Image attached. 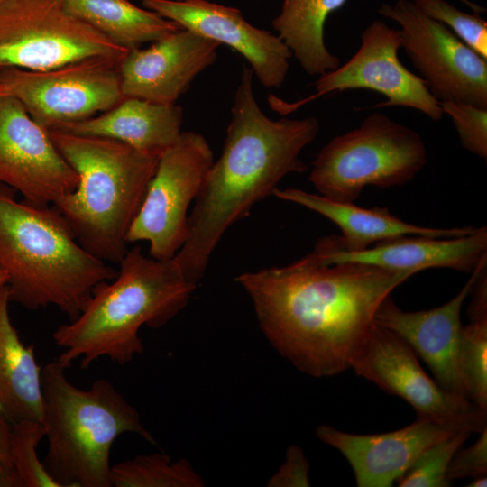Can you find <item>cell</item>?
Returning <instances> with one entry per match:
<instances>
[{"instance_id": "obj_1", "label": "cell", "mask_w": 487, "mask_h": 487, "mask_svg": "<svg viewBox=\"0 0 487 487\" xmlns=\"http://www.w3.org/2000/svg\"><path fill=\"white\" fill-rule=\"evenodd\" d=\"M414 273L357 262H323L313 252L294 262L244 272L273 349L299 372L324 378L350 369L382 301Z\"/></svg>"}, {"instance_id": "obj_2", "label": "cell", "mask_w": 487, "mask_h": 487, "mask_svg": "<svg viewBox=\"0 0 487 487\" xmlns=\"http://www.w3.org/2000/svg\"><path fill=\"white\" fill-rule=\"evenodd\" d=\"M253 78V71L244 66L223 152L206 176L188 215L185 242L173 258L196 285L225 233L256 203L273 195L285 176L308 170L300 153L319 132L313 116H267L256 102Z\"/></svg>"}, {"instance_id": "obj_3", "label": "cell", "mask_w": 487, "mask_h": 487, "mask_svg": "<svg viewBox=\"0 0 487 487\" xmlns=\"http://www.w3.org/2000/svg\"><path fill=\"white\" fill-rule=\"evenodd\" d=\"M118 264L116 276L94 288L78 316L55 329L53 341L63 348L57 361L64 368L78 359L82 369L102 357L130 363L144 350L141 327L167 325L197 287L174 259L145 256L140 246L127 250Z\"/></svg>"}, {"instance_id": "obj_4", "label": "cell", "mask_w": 487, "mask_h": 487, "mask_svg": "<svg viewBox=\"0 0 487 487\" xmlns=\"http://www.w3.org/2000/svg\"><path fill=\"white\" fill-rule=\"evenodd\" d=\"M13 190L0 185V271L10 300L30 310L55 306L72 320L117 271L88 253L51 205L17 201Z\"/></svg>"}, {"instance_id": "obj_5", "label": "cell", "mask_w": 487, "mask_h": 487, "mask_svg": "<svg viewBox=\"0 0 487 487\" xmlns=\"http://www.w3.org/2000/svg\"><path fill=\"white\" fill-rule=\"evenodd\" d=\"M48 133L78 176L77 188L51 206L88 253L118 263L127 252L128 231L161 155L111 138Z\"/></svg>"}, {"instance_id": "obj_6", "label": "cell", "mask_w": 487, "mask_h": 487, "mask_svg": "<svg viewBox=\"0 0 487 487\" xmlns=\"http://www.w3.org/2000/svg\"><path fill=\"white\" fill-rule=\"evenodd\" d=\"M57 360L41 369V424L48 440L42 464L60 487H112L110 452L132 433L155 445L138 410L106 379L73 385Z\"/></svg>"}, {"instance_id": "obj_7", "label": "cell", "mask_w": 487, "mask_h": 487, "mask_svg": "<svg viewBox=\"0 0 487 487\" xmlns=\"http://www.w3.org/2000/svg\"><path fill=\"white\" fill-rule=\"evenodd\" d=\"M427 163V151L412 128L375 112L325 144L308 179L318 194L355 202L368 186L387 188L411 181Z\"/></svg>"}, {"instance_id": "obj_8", "label": "cell", "mask_w": 487, "mask_h": 487, "mask_svg": "<svg viewBox=\"0 0 487 487\" xmlns=\"http://www.w3.org/2000/svg\"><path fill=\"white\" fill-rule=\"evenodd\" d=\"M128 51L69 14L64 0L0 2V71L46 70L96 56L124 58Z\"/></svg>"}, {"instance_id": "obj_9", "label": "cell", "mask_w": 487, "mask_h": 487, "mask_svg": "<svg viewBox=\"0 0 487 487\" xmlns=\"http://www.w3.org/2000/svg\"><path fill=\"white\" fill-rule=\"evenodd\" d=\"M124 58L96 56L46 70L6 69L0 71V96L18 100L46 130L58 129L124 98L119 74Z\"/></svg>"}, {"instance_id": "obj_10", "label": "cell", "mask_w": 487, "mask_h": 487, "mask_svg": "<svg viewBox=\"0 0 487 487\" xmlns=\"http://www.w3.org/2000/svg\"><path fill=\"white\" fill-rule=\"evenodd\" d=\"M214 162L206 138L181 132L160 156L140 209L127 234V243H149V255L173 259L185 242L188 208Z\"/></svg>"}, {"instance_id": "obj_11", "label": "cell", "mask_w": 487, "mask_h": 487, "mask_svg": "<svg viewBox=\"0 0 487 487\" xmlns=\"http://www.w3.org/2000/svg\"><path fill=\"white\" fill-rule=\"evenodd\" d=\"M350 368L408 402L417 418L453 424L472 434L487 427V410L443 389L427 374L401 337L376 323L354 354Z\"/></svg>"}, {"instance_id": "obj_12", "label": "cell", "mask_w": 487, "mask_h": 487, "mask_svg": "<svg viewBox=\"0 0 487 487\" xmlns=\"http://www.w3.org/2000/svg\"><path fill=\"white\" fill-rule=\"evenodd\" d=\"M400 32L381 20L372 22L361 34V45L344 65L327 71L315 82L316 92L305 99L287 104L270 96L271 107L279 113H289L323 96L350 89L378 92L386 100L369 108L405 106L416 109L433 121L444 112L425 81L408 69L400 60Z\"/></svg>"}, {"instance_id": "obj_13", "label": "cell", "mask_w": 487, "mask_h": 487, "mask_svg": "<svg viewBox=\"0 0 487 487\" xmlns=\"http://www.w3.org/2000/svg\"><path fill=\"white\" fill-rule=\"evenodd\" d=\"M378 13L400 24L401 48L439 102L487 108V60L410 0L382 4Z\"/></svg>"}, {"instance_id": "obj_14", "label": "cell", "mask_w": 487, "mask_h": 487, "mask_svg": "<svg viewBox=\"0 0 487 487\" xmlns=\"http://www.w3.org/2000/svg\"><path fill=\"white\" fill-rule=\"evenodd\" d=\"M78 176L58 151L48 130L10 96H0V185L23 200L51 206L74 191Z\"/></svg>"}, {"instance_id": "obj_15", "label": "cell", "mask_w": 487, "mask_h": 487, "mask_svg": "<svg viewBox=\"0 0 487 487\" xmlns=\"http://www.w3.org/2000/svg\"><path fill=\"white\" fill-rule=\"evenodd\" d=\"M144 8L175 22L182 29L225 44L251 65L266 87H280L292 53L279 35L251 24L235 7L207 0H142Z\"/></svg>"}, {"instance_id": "obj_16", "label": "cell", "mask_w": 487, "mask_h": 487, "mask_svg": "<svg viewBox=\"0 0 487 487\" xmlns=\"http://www.w3.org/2000/svg\"><path fill=\"white\" fill-rule=\"evenodd\" d=\"M220 46L181 28L147 48L129 50L119 65L124 97L176 104L194 78L216 61Z\"/></svg>"}, {"instance_id": "obj_17", "label": "cell", "mask_w": 487, "mask_h": 487, "mask_svg": "<svg viewBox=\"0 0 487 487\" xmlns=\"http://www.w3.org/2000/svg\"><path fill=\"white\" fill-rule=\"evenodd\" d=\"M460 430L466 429L416 418L403 428L381 434H352L320 425L316 435L344 455L353 469L357 486L390 487L427 447Z\"/></svg>"}, {"instance_id": "obj_18", "label": "cell", "mask_w": 487, "mask_h": 487, "mask_svg": "<svg viewBox=\"0 0 487 487\" xmlns=\"http://www.w3.org/2000/svg\"><path fill=\"white\" fill-rule=\"evenodd\" d=\"M483 258L460 291L444 305L427 310L404 311L389 296L378 308L374 323L401 337L429 367L446 391L466 399L458 367L462 333L461 309L469 296ZM467 400V399H466Z\"/></svg>"}, {"instance_id": "obj_19", "label": "cell", "mask_w": 487, "mask_h": 487, "mask_svg": "<svg viewBox=\"0 0 487 487\" xmlns=\"http://www.w3.org/2000/svg\"><path fill=\"white\" fill-rule=\"evenodd\" d=\"M312 252L326 263L357 262L414 274L429 268L471 273L487 257V228L476 227L469 234L450 238L406 235L358 252L345 251L339 237L329 235L320 238Z\"/></svg>"}, {"instance_id": "obj_20", "label": "cell", "mask_w": 487, "mask_h": 487, "mask_svg": "<svg viewBox=\"0 0 487 487\" xmlns=\"http://www.w3.org/2000/svg\"><path fill=\"white\" fill-rule=\"evenodd\" d=\"M273 195L278 198L308 208L335 224L341 230L342 249L348 252L365 250L372 244L406 235H423L436 238L464 236L476 227L431 228L416 225L394 216L386 207L366 208L354 202L336 201L318 193L299 188H277Z\"/></svg>"}, {"instance_id": "obj_21", "label": "cell", "mask_w": 487, "mask_h": 487, "mask_svg": "<svg viewBox=\"0 0 487 487\" xmlns=\"http://www.w3.org/2000/svg\"><path fill=\"white\" fill-rule=\"evenodd\" d=\"M181 106L124 97L113 108L58 129L74 134L111 138L139 151L161 155L181 131Z\"/></svg>"}, {"instance_id": "obj_22", "label": "cell", "mask_w": 487, "mask_h": 487, "mask_svg": "<svg viewBox=\"0 0 487 487\" xmlns=\"http://www.w3.org/2000/svg\"><path fill=\"white\" fill-rule=\"evenodd\" d=\"M8 289H0V415L11 425L41 420V369L34 346L25 345L12 324Z\"/></svg>"}, {"instance_id": "obj_23", "label": "cell", "mask_w": 487, "mask_h": 487, "mask_svg": "<svg viewBox=\"0 0 487 487\" xmlns=\"http://www.w3.org/2000/svg\"><path fill=\"white\" fill-rule=\"evenodd\" d=\"M347 0H284L272 28L310 76H320L340 66L341 60L325 44L328 16Z\"/></svg>"}, {"instance_id": "obj_24", "label": "cell", "mask_w": 487, "mask_h": 487, "mask_svg": "<svg viewBox=\"0 0 487 487\" xmlns=\"http://www.w3.org/2000/svg\"><path fill=\"white\" fill-rule=\"evenodd\" d=\"M64 5L69 14L127 50L181 29L175 22L129 0H64Z\"/></svg>"}, {"instance_id": "obj_25", "label": "cell", "mask_w": 487, "mask_h": 487, "mask_svg": "<svg viewBox=\"0 0 487 487\" xmlns=\"http://www.w3.org/2000/svg\"><path fill=\"white\" fill-rule=\"evenodd\" d=\"M114 487H202L205 481L185 458L175 462L164 452L139 455L111 466Z\"/></svg>"}, {"instance_id": "obj_26", "label": "cell", "mask_w": 487, "mask_h": 487, "mask_svg": "<svg viewBox=\"0 0 487 487\" xmlns=\"http://www.w3.org/2000/svg\"><path fill=\"white\" fill-rule=\"evenodd\" d=\"M463 326L458 367L465 397L487 410V310H468Z\"/></svg>"}, {"instance_id": "obj_27", "label": "cell", "mask_w": 487, "mask_h": 487, "mask_svg": "<svg viewBox=\"0 0 487 487\" xmlns=\"http://www.w3.org/2000/svg\"><path fill=\"white\" fill-rule=\"evenodd\" d=\"M44 436L43 426L38 420L11 425L10 458L23 487H60L38 458L36 448Z\"/></svg>"}, {"instance_id": "obj_28", "label": "cell", "mask_w": 487, "mask_h": 487, "mask_svg": "<svg viewBox=\"0 0 487 487\" xmlns=\"http://www.w3.org/2000/svg\"><path fill=\"white\" fill-rule=\"evenodd\" d=\"M471 432L460 430L427 447L396 481L400 487H449L447 468Z\"/></svg>"}, {"instance_id": "obj_29", "label": "cell", "mask_w": 487, "mask_h": 487, "mask_svg": "<svg viewBox=\"0 0 487 487\" xmlns=\"http://www.w3.org/2000/svg\"><path fill=\"white\" fill-rule=\"evenodd\" d=\"M416 7L443 23L465 44L487 60V22L479 14L465 13L446 0H413Z\"/></svg>"}, {"instance_id": "obj_30", "label": "cell", "mask_w": 487, "mask_h": 487, "mask_svg": "<svg viewBox=\"0 0 487 487\" xmlns=\"http://www.w3.org/2000/svg\"><path fill=\"white\" fill-rule=\"evenodd\" d=\"M450 116L462 146L481 159L487 157V108L454 101L439 102Z\"/></svg>"}, {"instance_id": "obj_31", "label": "cell", "mask_w": 487, "mask_h": 487, "mask_svg": "<svg viewBox=\"0 0 487 487\" xmlns=\"http://www.w3.org/2000/svg\"><path fill=\"white\" fill-rule=\"evenodd\" d=\"M482 474H487V427L473 445L454 455L447 468V477L452 482Z\"/></svg>"}, {"instance_id": "obj_32", "label": "cell", "mask_w": 487, "mask_h": 487, "mask_svg": "<svg viewBox=\"0 0 487 487\" xmlns=\"http://www.w3.org/2000/svg\"><path fill=\"white\" fill-rule=\"evenodd\" d=\"M309 462L303 449L297 445L287 448L285 460L267 481L268 487H308Z\"/></svg>"}, {"instance_id": "obj_33", "label": "cell", "mask_w": 487, "mask_h": 487, "mask_svg": "<svg viewBox=\"0 0 487 487\" xmlns=\"http://www.w3.org/2000/svg\"><path fill=\"white\" fill-rule=\"evenodd\" d=\"M11 424L0 415V471H11L14 467L10 458Z\"/></svg>"}, {"instance_id": "obj_34", "label": "cell", "mask_w": 487, "mask_h": 487, "mask_svg": "<svg viewBox=\"0 0 487 487\" xmlns=\"http://www.w3.org/2000/svg\"><path fill=\"white\" fill-rule=\"evenodd\" d=\"M0 487H23L15 470L0 471Z\"/></svg>"}, {"instance_id": "obj_35", "label": "cell", "mask_w": 487, "mask_h": 487, "mask_svg": "<svg viewBox=\"0 0 487 487\" xmlns=\"http://www.w3.org/2000/svg\"><path fill=\"white\" fill-rule=\"evenodd\" d=\"M487 485V474L478 475L472 478L468 487H485Z\"/></svg>"}, {"instance_id": "obj_36", "label": "cell", "mask_w": 487, "mask_h": 487, "mask_svg": "<svg viewBox=\"0 0 487 487\" xmlns=\"http://www.w3.org/2000/svg\"><path fill=\"white\" fill-rule=\"evenodd\" d=\"M462 1L464 5H466L474 14H481L482 12H484V8L482 7L481 5L475 4V3H473L471 2L470 0H460Z\"/></svg>"}, {"instance_id": "obj_37", "label": "cell", "mask_w": 487, "mask_h": 487, "mask_svg": "<svg viewBox=\"0 0 487 487\" xmlns=\"http://www.w3.org/2000/svg\"><path fill=\"white\" fill-rule=\"evenodd\" d=\"M7 282V277L6 275L0 271V289L6 285Z\"/></svg>"}, {"instance_id": "obj_38", "label": "cell", "mask_w": 487, "mask_h": 487, "mask_svg": "<svg viewBox=\"0 0 487 487\" xmlns=\"http://www.w3.org/2000/svg\"><path fill=\"white\" fill-rule=\"evenodd\" d=\"M3 0H0V2H2Z\"/></svg>"}]
</instances>
